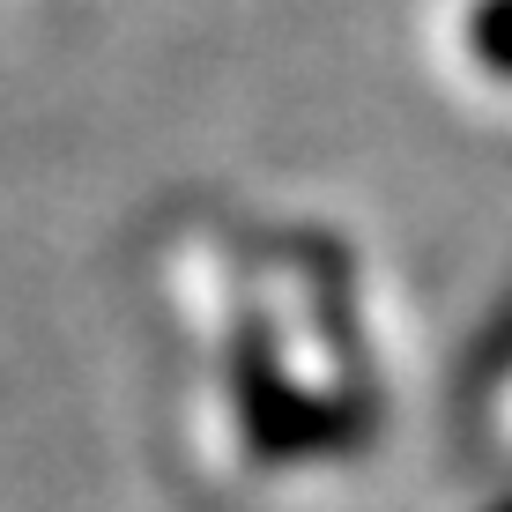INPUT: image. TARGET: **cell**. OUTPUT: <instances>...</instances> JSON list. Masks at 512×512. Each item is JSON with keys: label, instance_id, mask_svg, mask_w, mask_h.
Here are the masks:
<instances>
[{"label": "cell", "instance_id": "1", "mask_svg": "<svg viewBox=\"0 0 512 512\" xmlns=\"http://www.w3.org/2000/svg\"><path fill=\"white\" fill-rule=\"evenodd\" d=\"M231 401H238V431H245L253 461H305V453L357 446V431H364L349 409H334L327 394H305V386L282 372L275 334L253 312L231 334Z\"/></svg>", "mask_w": 512, "mask_h": 512}, {"label": "cell", "instance_id": "3", "mask_svg": "<svg viewBox=\"0 0 512 512\" xmlns=\"http://www.w3.org/2000/svg\"><path fill=\"white\" fill-rule=\"evenodd\" d=\"M505 512H512V505H505Z\"/></svg>", "mask_w": 512, "mask_h": 512}, {"label": "cell", "instance_id": "2", "mask_svg": "<svg viewBox=\"0 0 512 512\" xmlns=\"http://www.w3.org/2000/svg\"><path fill=\"white\" fill-rule=\"evenodd\" d=\"M461 52L475 75L512 90V0H468L461 8Z\"/></svg>", "mask_w": 512, "mask_h": 512}]
</instances>
